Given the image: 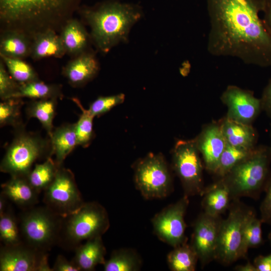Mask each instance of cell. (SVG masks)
<instances>
[{
    "label": "cell",
    "instance_id": "6da1fadb",
    "mask_svg": "<svg viewBox=\"0 0 271 271\" xmlns=\"http://www.w3.org/2000/svg\"><path fill=\"white\" fill-rule=\"evenodd\" d=\"M207 4L209 54L271 67V34L259 17L261 0H207Z\"/></svg>",
    "mask_w": 271,
    "mask_h": 271
},
{
    "label": "cell",
    "instance_id": "7a4b0ae2",
    "mask_svg": "<svg viewBox=\"0 0 271 271\" xmlns=\"http://www.w3.org/2000/svg\"><path fill=\"white\" fill-rule=\"evenodd\" d=\"M82 0H0L1 31H17L32 41L47 32L60 33Z\"/></svg>",
    "mask_w": 271,
    "mask_h": 271
},
{
    "label": "cell",
    "instance_id": "3957f363",
    "mask_svg": "<svg viewBox=\"0 0 271 271\" xmlns=\"http://www.w3.org/2000/svg\"><path fill=\"white\" fill-rule=\"evenodd\" d=\"M79 11L90 28L95 46L103 53L126 41L131 27L142 14L138 6L116 1L105 2L93 7H80Z\"/></svg>",
    "mask_w": 271,
    "mask_h": 271
},
{
    "label": "cell",
    "instance_id": "277c9868",
    "mask_svg": "<svg viewBox=\"0 0 271 271\" xmlns=\"http://www.w3.org/2000/svg\"><path fill=\"white\" fill-rule=\"evenodd\" d=\"M270 161L269 148L256 147L248 158L221 178L228 187L231 199L258 197L271 178Z\"/></svg>",
    "mask_w": 271,
    "mask_h": 271
},
{
    "label": "cell",
    "instance_id": "5b68a950",
    "mask_svg": "<svg viewBox=\"0 0 271 271\" xmlns=\"http://www.w3.org/2000/svg\"><path fill=\"white\" fill-rule=\"evenodd\" d=\"M63 218L59 240L74 248L82 241L101 236L109 226L105 209L96 202L84 203Z\"/></svg>",
    "mask_w": 271,
    "mask_h": 271
},
{
    "label": "cell",
    "instance_id": "8992f818",
    "mask_svg": "<svg viewBox=\"0 0 271 271\" xmlns=\"http://www.w3.org/2000/svg\"><path fill=\"white\" fill-rule=\"evenodd\" d=\"M16 130L14 139L1 163L0 170L11 177H27L35 161L48 152L49 143L25 131L23 126Z\"/></svg>",
    "mask_w": 271,
    "mask_h": 271
},
{
    "label": "cell",
    "instance_id": "52a82bcc",
    "mask_svg": "<svg viewBox=\"0 0 271 271\" xmlns=\"http://www.w3.org/2000/svg\"><path fill=\"white\" fill-rule=\"evenodd\" d=\"M61 216L47 207L30 208L21 217L20 230L26 244L46 252L59 241Z\"/></svg>",
    "mask_w": 271,
    "mask_h": 271
},
{
    "label": "cell",
    "instance_id": "ba28073f",
    "mask_svg": "<svg viewBox=\"0 0 271 271\" xmlns=\"http://www.w3.org/2000/svg\"><path fill=\"white\" fill-rule=\"evenodd\" d=\"M134 169L136 186L145 199L163 198L171 193L172 178L162 155L150 153L138 161Z\"/></svg>",
    "mask_w": 271,
    "mask_h": 271
},
{
    "label": "cell",
    "instance_id": "9c48e42d",
    "mask_svg": "<svg viewBox=\"0 0 271 271\" xmlns=\"http://www.w3.org/2000/svg\"><path fill=\"white\" fill-rule=\"evenodd\" d=\"M195 139L179 140L172 151V167L188 197L201 194L203 164Z\"/></svg>",
    "mask_w": 271,
    "mask_h": 271
},
{
    "label": "cell",
    "instance_id": "30bf717a",
    "mask_svg": "<svg viewBox=\"0 0 271 271\" xmlns=\"http://www.w3.org/2000/svg\"><path fill=\"white\" fill-rule=\"evenodd\" d=\"M251 210L240 204L231 207L227 217L220 222L215 259L229 265L240 258L243 227Z\"/></svg>",
    "mask_w": 271,
    "mask_h": 271
},
{
    "label": "cell",
    "instance_id": "8fae6325",
    "mask_svg": "<svg viewBox=\"0 0 271 271\" xmlns=\"http://www.w3.org/2000/svg\"><path fill=\"white\" fill-rule=\"evenodd\" d=\"M44 201L46 207L62 217L73 213L84 203L74 175L62 166L58 168L53 181L44 190Z\"/></svg>",
    "mask_w": 271,
    "mask_h": 271
},
{
    "label": "cell",
    "instance_id": "7c38bea8",
    "mask_svg": "<svg viewBox=\"0 0 271 271\" xmlns=\"http://www.w3.org/2000/svg\"><path fill=\"white\" fill-rule=\"evenodd\" d=\"M188 197L184 195L177 202L164 208L152 220L155 234L173 247L187 242L184 218L189 204Z\"/></svg>",
    "mask_w": 271,
    "mask_h": 271
},
{
    "label": "cell",
    "instance_id": "4fadbf2b",
    "mask_svg": "<svg viewBox=\"0 0 271 271\" xmlns=\"http://www.w3.org/2000/svg\"><path fill=\"white\" fill-rule=\"evenodd\" d=\"M1 271H52L46 252L22 243L4 245L0 252Z\"/></svg>",
    "mask_w": 271,
    "mask_h": 271
},
{
    "label": "cell",
    "instance_id": "5bb4252c",
    "mask_svg": "<svg viewBox=\"0 0 271 271\" xmlns=\"http://www.w3.org/2000/svg\"><path fill=\"white\" fill-rule=\"evenodd\" d=\"M220 99L227 108L226 117L251 124L262 110L260 98L253 93L237 86L228 85L222 92Z\"/></svg>",
    "mask_w": 271,
    "mask_h": 271
},
{
    "label": "cell",
    "instance_id": "9a60e30c",
    "mask_svg": "<svg viewBox=\"0 0 271 271\" xmlns=\"http://www.w3.org/2000/svg\"><path fill=\"white\" fill-rule=\"evenodd\" d=\"M221 220L220 216H212L203 213L194 224L190 244L202 265L215 259Z\"/></svg>",
    "mask_w": 271,
    "mask_h": 271
},
{
    "label": "cell",
    "instance_id": "2e32d148",
    "mask_svg": "<svg viewBox=\"0 0 271 271\" xmlns=\"http://www.w3.org/2000/svg\"><path fill=\"white\" fill-rule=\"evenodd\" d=\"M195 139L202 156L205 168L209 172L215 173L221 155L227 145L220 123H211L206 125Z\"/></svg>",
    "mask_w": 271,
    "mask_h": 271
},
{
    "label": "cell",
    "instance_id": "e0dca14e",
    "mask_svg": "<svg viewBox=\"0 0 271 271\" xmlns=\"http://www.w3.org/2000/svg\"><path fill=\"white\" fill-rule=\"evenodd\" d=\"M98 69V63L94 55L85 51L67 64L63 74L72 85L78 86L93 78Z\"/></svg>",
    "mask_w": 271,
    "mask_h": 271
},
{
    "label": "cell",
    "instance_id": "ac0fdd59",
    "mask_svg": "<svg viewBox=\"0 0 271 271\" xmlns=\"http://www.w3.org/2000/svg\"><path fill=\"white\" fill-rule=\"evenodd\" d=\"M219 123L227 144L249 149L256 147L258 136L251 124L240 122L226 116Z\"/></svg>",
    "mask_w": 271,
    "mask_h": 271
},
{
    "label": "cell",
    "instance_id": "d6986e66",
    "mask_svg": "<svg viewBox=\"0 0 271 271\" xmlns=\"http://www.w3.org/2000/svg\"><path fill=\"white\" fill-rule=\"evenodd\" d=\"M75 254L72 261L80 270L91 271L98 264L105 262L106 249L101 236L88 240L75 248Z\"/></svg>",
    "mask_w": 271,
    "mask_h": 271
},
{
    "label": "cell",
    "instance_id": "ffe728a7",
    "mask_svg": "<svg viewBox=\"0 0 271 271\" xmlns=\"http://www.w3.org/2000/svg\"><path fill=\"white\" fill-rule=\"evenodd\" d=\"M2 193L18 206L32 208L38 202V192L26 177L14 176L2 184Z\"/></svg>",
    "mask_w": 271,
    "mask_h": 271
},
{
    "label": "cell",
    "instance_id": "44dd1931",
    "mask_svg": "<svg viewBox=\"0 0 271 271\" xmlns=\"http://www.w3.org/2000/svg\"><path fill=\"white\" fill-rule=\"evenodd\" d=\"M50 137V156L54 155V161L62 166L67 156L77 145L75 123L64 124L53 130Z\"/></svg>",
    "mask_w": 271,
    "mask_h": 271
},
{
    "label": "cell",
    "instance_id": "7402d4cb",
    "mask_svg": "<svg viewBox=\"0 0 271 271\" xmlns=\"http://www.w3.org/2000/svg\"><path fill=\"white\" fill-rule=\"evenodd\" d=\"M201 195L204 213L212 216H220L228 208L232 199L228 187L221 178L204 189Z\"/></svg>",
    "mask_w": 271,
    "mask_h": 271
},
{
    "label": "cell",
    "instance_id": "603a6c76",
    "mask_svg": "<svg viewBox=\"0 0 271 271\" xmlns=\"http://www.w3.org/2000/svg\"><path fill=\"white\" fill-rule=\"evenodd\" d=\"M60 36L66 53L76 56L85 52L89 36L82 24L74 18L63 28Z\"/></svg>",
    "mask_w": 271,
    "mask_h": 271
},
{
    "label": "cell",
    "instance_id": "cb8c5ba5",
    "mask_svg": "<svg viewBox=\"0 0 271 271\" xmlns=\"http://www.w3.org/2000/svg\"><path fill=\"white\" fill-rule=\"evenodd\" d=\"M66 54L62 40L57 33L47 31L42 33L32 41L30 56L34 60L53 57L61 58Z\"/></svg>",
    "mask_w": 271,
    "mask_h": 271
},
{
    "label": "cell",
    "instance_id": "d4e9b609",
    "mask_svg": "<svg viewBox=\"0 0 271 271\" xmlns=\"http://www.w3.org/2000/svg\"><path fill=\"white\" fill-rule=\"evenodd\" d=\"M32 40L17 31L3 32L0 40V55L23 59L30 56Z\"/></svg>",
    "mask_w": 271,
    "mask_h": 271
},
{
    "label": "cell",
    "instance_id": "484cf974",
    "mask_svg": "<svg viewBox=\"0 0 271 271\" xmlns=\"http://www.w3.org/2000/svg\"><path fill=\"white\" fill-rule=\"evenodd\" d=\"M167 255V263L172 271H194L199 260L191 244L186 242L173 247Z\"/></svg>",
    "mask_w": 271,
    "mask_h": 271
},
{
    "label": "cell",
    "instance_id": "4316f807",
    "mask_svg": "<svg viewBox=\"0 0 271 271\" xmlns=\"http://www.w3.org/2000/svg\"><path fill=\"white\" fill-rule=\"evenodd\" d=\"M57 99L34 100L28 104L26 108L28 118L38 119L49 136L53 130V120L55 115Z\"/></svg>",
    "mask_w": 271,
    "mask_h": 271
},
{
    "label": "cell",
    "instance_id": "83f0119b",
    "mask_svg": "<svg viewBox=\"0 0 271 271\" xmlns=\"http://www.w3.org/2000/svg\"><path fill=\"white\" fill-rule=\"evenodd\" d=\"M62 93L58 85L49 84L38 80L20 84L13 98L28 97L34 100L62 98Z\"/></svg>",
    "mask_w": 271,
    "mask_h": 271
},
{
    "label": "cell",
    "instance_id": "f1b7e54d",
    "mask_svg": "<svg viewBox=\"0 0 271 271\" xmlns=\"http://www.w3.org/2000/svg\"><path fill=\"white\" fill-rule=\"evenodd\" d=\"M139 255L131 249H120L113 251L103 264L105 271H137L141 266Z\"/></svg>",
    "mask_w": 271,
    "mask_h": 271
},
{
    "label": "cell",
    "instance_id": "f546056e",
    "mask_svg": "<svg viewBox=\"0 0 271 271\" xmlns=\"http://www.w3.org/2000/svg\"><path fill=\"white\" fill-rule=\"evenodd\" d=\"M262 223L251 210L243 227L240 258L245 257L249 248L257 247L262 244Z\"/></svg>",
    "mask_w": 271,
    "mask_h": 271
},
{
    "label": "cell",
    "instance_id": "4dcf8cb0",
    "mask_svg": "<svg viewBox=\"0 0 271 271\" xmlns=\"http://www.w3.org/2000/svg\"><path fill=\"white\" fill-rule=\"evenodd\" d=\"M58 167L51 157L41 164H36L27 178L33 188L38 193L45 190L53 181Z\"/></svg>",
    "mask_w": 271,
    "mask_h": 271
},
{
    "label": "cell",
    "instance_id": "1f68e13d",
    "mask_svg": "<svg viewBox=\"0 0 271 271\" xmlns=\"http://www.w3.org/2000/svg\"><path fill=\"white\" fill-rule=\"evenodd\" d=\"M249 149L232 146L227 144L220 157L215 174L220 178L224 177L233 167L248 158L254 149Z\"/></svg>",
    "mask_w": 271,
    "mask_h": 271
},
{
    "label": "cell",
    "instance_id": "d6a6232c",
    "mask_svg": "<svg viewBox=\"0 0 271 271\" xmlns=\"http://www.w3.org/2000/svg\"><path fill=\"white\" fill-rule=\"evenodd\" d=\"M1 58L10 75L20 84L39 80L35 71L23 59L3 56Z\"/></svg>",
    "mask_w": 271,
    "mask_h": 271
},
{
    "label": "cell",
    "instance_id": "836d02e7",
    "mask_svg": "<svg viewBox=\"0 0 271 271\" xmlns=\"http://www.w3.org/2000/svg\"><path fill=\"white\" fill-rule=\"evenodd\" d=\"M0 238L6 246L22 243L17 219L10 209L0 215Z\"/></svg>",
    "mask_w": 271,
    "mask_h": 271
},
{
    "label": "cell",
    "instance_id": "e575fe53",
    "mask_svg": "<svg viewBox=\"0 0 271 271\" xmlns=\"http://www.w3.org/2000/svg\"><path fill=\"white\" fill-rule=\"evenodd\" d=\"M73 100L82 110L78 121L75 123L77 145L85 148L90 144L94 136L93 120L94 117L88 109L83 108L78 99L74 98Z\"/></svg>",
    "mask_w": 271,
    "mask_h": 271
},
{
    "label": "cell",
    "instance_id": "d590c367",
    "mask_svg": "<svg viewBox=\"0 0 271 271\" xmlns=\"http://www.w3.org/2000/svg\"><path fill=\"white\" fill-rule=\"evenodd\" d=\"M21 98H12L0 103V125H11L16 129L23 126L21 119Z\"/></svg>",
    "mask_w": 271,
    "mask_h": 271
},
{
    "label": "cell",
    "instance_id": "8d00e7d4",
    "mask_svg": "<svg viewBox=\"0 0 271 271\" xmlns=\"http://www.w3.org/2000/svg\"><path fill=\"white\" fill-rule=\"evenodd\" d=\"M125 99L122 93L100 96L93 101L88 110L94 116H99L109 111L113 107L122 103Z\"/></svg>",
    "mask_w": 271,
    "mask_h": 271
},
{
    "label": "cell",
    "instance_id": "74e56055",
    "mask_svg": "<svg viewBox=\"0 0 271 271\" xmlns=\"http://www.w3.org/2000/svg\"><path fill=\"white\" fill-rule=\"evenodd\" d=\"M20 84L15 81L6 70L3 61L0 62V97L2 100L13 98Z\"/></svg>",
    "mask_w": 271,
    "mask_h": 271
},
{
    "label": "cell",
    "instance_id": "f35d334b",
    "mask_svg": "<svg viewBox=\"0 0 271 271\" xmlns=\"http://www.w3.org/2000/svg\"><path fill=\"white\" fill-rule=\"evenodd\" d=\"M265 196L260 207L262 223L271 225V178L265 188Z\"/></svg>",
    "mask_w": 271,
    "mask_h": 271
},
{
    "label": "cell",
    "instance_id": "ab89813d",
    "mask_svg": "<svg viewBox=\"0 0 271 271\" xmlns=\"http://www.w3.org/2000/svg\"><path fill=\"white\" fill-rule=\"evenodd\" d=\"M52 269V271H80L72 260L69 261L61 255L57 257Z\"/></svg>",
    "mask_w": 271,
    "mask_h": 271
},
{
    "label": "cell",
    "instance_id": "60d3db41",
    "mask_svg": "<svg viewBox=\"0 0 271 271\" xmlns=\"http://www.w3.org/2000/svg\"><path fill=\"white\" fill-rule=\"evenodd\" d=\"M260 100L262 110L271 119V78L263 89Z\"/></svg>",
    "mask_w": 271,
    "mask_h": 271
},
{
    "label": "cell",
    "instance_id": "b9f144b4",
    "mask_svg": "<svg viewBox=\"0 0 271 271\" xmlns=\"http://www.w3.org/2000/svg\"><path fill=\"white\" fill-rule=\"evenodd\" d=\"M256 271H271V253L256 256L253 263Z\"/></svg>",
    "mask_w": 271,
    "mask_h": 271
},
{
    "label": "cell",
    "instance_id": "7bdbcfd3",
    "mask_svg": "<svg viewBox=\"0 0 271 271\" xmlns=\"http://www.w3.org/2000/svg\"><path fill=\"white\" fill-rule=\"evenodd\" d=\"M262 18L267 28L271 34V0H261Z\"/></svg>",
    "mask_w": 271,
    "mask_h": 271
},
{
    "label": "cell",
    "instance_id": "ee69618b",
    "mask_svg": "<svg viewBox=\"0 0 271 271\" xmlns=\"http://www.w3.org/2000/svg\"><path fill=\"white\" fill-rule=\"evenodd\" d=\"M235 269L238 271H256L253 264L250 261H248L245 264L236 266Z\"/></svg>",
    "mask_w": 271,
    "mask_h": 271
},
{
    "label": "cell",
    "instance_id": "f6af8a7d",
    "mask_svg": "<svg viewBox=\"0 0 271 271\" xmlns=\"http://www.w3.org/2000/svg\"><path fill=\"white\" fill-rule=\"evenodd\" d=\"M8 198L2 193L0 196V215L6 210L7 199Z\"/></svg>",
    "mask_w": 271,
    "mask_h": 271
},
{
    "label": "cell",
    "instance_id": "bcb514c9",
    "mask_svg": "<svg viewBox=\"0 0 271 271\" xmlns=\"http://www.w3.org/2000/svg\"><path fill=\"white\" fill-rule=\"evenodd\" d=\"M268 239L269 241L270 244L271 245V232L268 234Z\"/></svg>",
    "mask_w": 271,
    "mask_h": 271
},
{
    "label": "cell",
    "instance_id": "7dc6e473",
    "mask_svg": "<svg viewBox=\"0 0 271 271\" xmlns=\"http://www.w3.org/2000/svg\"><path fill=\"white\" fill-rule=\"evenodd\" d=\"M269 148V150H270V155H271V145H270V147Z\"/></svg>",
    "mask_w": 271,
    "mask_h": 271
}]
</instances>
